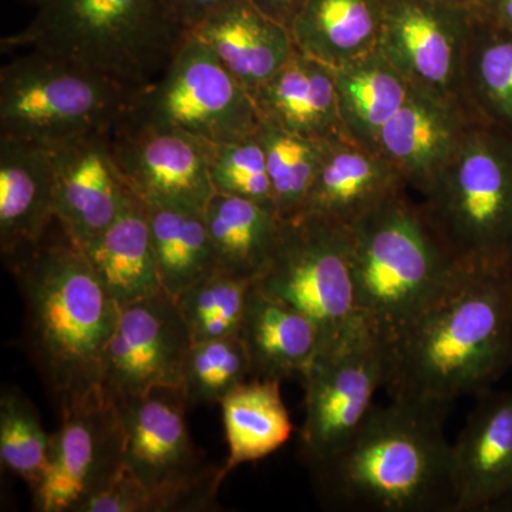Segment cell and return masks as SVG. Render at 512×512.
Instances as JSON below:
<instances>
[{
	"label": "cell",
	"instance_id": "6da1fadb",
	"mask_svg": "<svg viewBox=\"0 0 512 512\" xmlns=\"http://www.w3.org/2000/svg\"><path fill=\"white\" fill-rule=\"evenodd\" d=\"M512 268H461L386 345L392 399L448 407L478 397L511 369Z\"/></svg>",
	"mask_w": 512,
	"mask_h": 512
},
{
	"label": "cell",
	"instance_id": "7a4b0ae2",
	"mask_svg": "<svg viewBox=\"0 0 512 512\" xmlns=\"http://www.w3.org/2000/svg\"><path fill=\"white\" fill-rule=\"evenodd\" d=\"M447 409L403 399L375 404L339 453L311 467L320 503L336 511L453 512Z\"/></svg>",
	"mask_w": 512,
	"mask_h": 512
},
{
	"label": "cell",
	"instance_id": "3957f363",
	"mask_svg": "<svg viewBox=\"0 0 512 512\" xmlns=\"http://www.w3.org/2000/svg\"><path fill=\"white\" fill-rule=\"evenodd\" d=\"M8 261L25 301L26 349L59 409L99 392L119 303L69 239Z\"/></svg>",
	"mask_w": 512,
	"mask_h": 512
},
{
	"label": "cell",
	"instance_id": "277c9868",
	"mask_svg": "<svg viewBox=\"0 0 512 512\" xmlns=\"http://www.w3.org/2000/svg\"><path fill=\"white\" fill-rule=\"evenodd\" d=\"M188 32L167 0H45L3 50L63 57L141 89L154 82Z\"/></svg>",
	"mask_w": 512,
	"mask_h": 512
},
{
	"label": "cell",
	"instance_id": "5b68a950",
	"mask_svg": "<svg viewBox=\"0 0 512 512\" xmlns=\"http://www.w3.org/2000/svg\"><path fill=\"white\" fill-rule=\"evenodd\" d=\"M350 229L357 311L387 345L443 292L461 266L407 190L380 202Z\"/></svg>",
	"mask_w": 512,
	"mask_h": 512
},
{
	"label": "cell",
	"instance_id": "8992f818",
	"mask_svg": "<svg viewBox=\"0 0 512 512\" xmlns=\"http://www.w3.org/2000/svg\"><path fill=\"white\" fill-rule=\"evenodd\" d=\"M419 201L461 268H512V137L477 123Z\"/></svg>",
	"mask_w": 512,
	"mask_h": 512
},
{
	"label": "cell",
	"instance_id": "52a82bcc",
	"mask_svg": "<svg viewBox=\"0 0 512 512\" xmlns=\"http://www.w3.org/2000/svg\"><path fill=\"white\" fill-rule=\"evenodd\" d=\"M137 90L29 50L0 70V137L50 150L87 134L111 133L130 113Z\"/></svg>",
	"mask_w": 512,
	"mask_h": 512
},
{
	"label": "cell",
	"instance_id": "ba28073f",
	"mask_svg": "<svg viewBox=\"0 0 512 512\" xmlns=\"http://www.w3.org/2000/svg\"><path fill=\"white\" fill-rule=\"evenodd\" d=\"M254 286L308 315L320 330L322 349L363 323L353 282L352 229L342 222L315 214L282 221Z\"/></svg>",
	"mask_w": 512,
	"mask_h": 512
},
{
	"label": "cell",
	"instance_id": "9c48e42d",
	"mask_svg": "<svg viewBox=\"0 0 512 512\" xmlns=\"http://www.w3.org/2000/svg\"><path fill=\"white\" fill-rule=\"evenodd\" d=\"M130 116L210 144L254 136L262 124L251 93L190 32L163 73L137 90Z\"/></svg>",
	"mask_w": 512,
	"mask_h": 512
},
{
	"label": "cell",
	"instance_id": "30bf717a",
	"mask_svg": "<svg viewBox=\"0 0 512 512\" xmlns=\"http://www.w3.org/2000/svg\"><path fill=\"white\" fill-rule=\"evenodd\" d=\"M301 453L309 467L339 453L375 407L386 382V345L365 323L320 350L302 375Z\"/></svg>",
	"mask_w": 512,
	"mask_h": 512
},
{
	"label": "cell",
	"instance_id": "8fae6325",
	"mask_svg": "<svg viewBox=\"0 0 512 512\" xmlns=\"http://www.w3.org/2000/svg\"><path fill=\"white\" fill-rule=\"evenodd\" d=\"M45 478L32 491L39 512H82L116 478L126 456L119 404L106 390L60 409Z\"/></svg>",
	"mask_w": 512,
	"mask_h": 512
},
{
	"label": "cell",
	"instance_id": "7c38bea8",
	"mask_svg": "<svg viewBox=\"0 0 512 512\" xmlns=\"http://www.w3.org/2000/svg\"><path fill=\"white\" fill-rule=\"evenodd\" d=\"M473 16V8L434 0H384L379 50L410 86L463 103Z\"/></svg>",
	"mask_w": 512,
	"mask_h": 512
},
{
	"label": "cell",
	"instance_id": "4fadbf2b",
	"mask_svg": "<svg viewBox=\"0 0 512 512\" xmlns=\"http://www.w3.org/2000/svg\"><path fill=\"white\" fill-rule=\"evenodd\" d=\"M191 345L178 303L167 293L123 306L104 356L103 389L124 400L180 387Z\"/></svg>",
	"mask_w": 512,
	"mask_h": 512
},
{
	"label": "cell",
	"instance_id": "5bb4252c",
	"mask_svg": "<svg viewBox=\"0 0 512 512\" xmlns=\"http://www.w3.org/2000/svg\"><path fill=\"white\" fill-rule=\"evenodd\" d=\"M131 191L147 205L204 211L214 195L208 143L128 116L110 133Z\"/></svg>",
	"mask_w": 512,
	"mask_h": 512
},
{
	"label": "cell",
	"instance_id": "9a60e30c",
	"mask_svg": "<svg viewBox=\"0 0 512 512\" xmlns=\"http://www.w3.org/2000/svg\"><path fill=\"white\" fill-rule=\"evenodd\" d=\"M55 215L77 248L99 237L134 197L111 151L110 133L73 138L50 148Z\"/></svg>",
	"mask_w": 512,
	"mask_h": 512
},
{
	"label": "cell",
	"instance_id": "2e32d148",
	"mask_svg": "<svg viewBox=\"0 0 512 512\" xmlns=\"http://www.w3.org/2000/svg\"><path fill=\"white\" fill-rule=\"evenodd\" d=\"M476 123L461 101L412 86L402 109L380 133L377 153L393 168L404 188L421 197Z\"/></svg>",
	"mask_w": 512,
	"mask_h": 512
},
{
	"label": "cell",
	"instance_id": "e0dca14e",
	"mask_svg": "<svg viewBox=\"0 0 512 512\" xmlns=\"http://www.w3.org/2000/svg\"><path fill=\"white\" fill-rule=\"evenodd\" d=\"M116 402L126 434L124 464L147 487L188 483L214 467L191 440L181 387H158Z\"/></svg>",
	"mask_w": 512,
	"mask_h": 512
},
{
	"label": "cell",
	"instance_id": "ac0fdd59",
	"mask_svg": "<svg viewBox=\"0 0 512 512\" xmlns=\"http://www.w3.org/2000/svg\"><path fill=\"white\" fill-rule=\"evenodd\" d=\"M477 400L453 444V512L488 511L512 498V389Z\"/></svg>",
	"mask_w": 512,
	"mask_h": 512
},
{
	"label": "cell",
	"instance_id": "d6986e66",
	"mask_svg": "<svg viewBox=\"0 0 512 512\" xmlns=\"http://www.w3.org/2000/svg\"><path fill=\"white\" fill-rule=\"evenodd\" d=\"M249 93L275 76L296 50L291 29L249 0H231L190 30Z\"/></svg>",
	"mask_w": 512,
	"mask_h": 512
},
{
	"label": "cell",
	"instance_id": "ffe728a7",
	"mask_svg": "<svg viewBox=\"0 0 512 512\" xmlns=\"http://www.w3.org/2000/svg\"><path fill=\"white\" fill-rule=\"evenodd\" d=\"M55 215V171L47 148L0 137V251L36 247Z\"/></svg>",
	"mask_w": 512,
	"mask_h": 512
},
{
	"label": "cell",
	"instance_id": "44dd1931",
	"mask_svg": "<svg viewBox=\"0 0 512 512\" xmlns=\"http://www.w3.org/2000/svg\"><path fill=\"white\" fill-rule=\"evenodd\" d=\"M251 96L262 123L315 141L348 136L340 117L333 67L301 50L296 49L285 66Z\"/></svg>",
	"mask_w": 512,
	"mask_h": 512
},
{
	"label": "cell",
	"instance_id": "7402d4cb",
	"mask_svg": "<svg viewBox=\"0 0 512 512\" xmlns=\"http://www.w3.org/2000/svg\"><path fill=\"white\" fill-rule=\"evenodd\" d=\"M406 190L392 167L377 151L352 138L323 141L315 183L303 214L353 225L380 202Z\"/></svg>",
	"mask_w": 512,
	"mask_h": 512
},
{
	"label": "cell",
	"instance_id": "603a6c76",
	"mask_svg": "<svg viewBox=\"0 0 512 512\" xmlns=\"http://www.w3.org/2000/svg\"><path fill=\"white\" fill-rule=\"evenodd\" d=\"M239 338L247 349L252 377L302 376L322 349L316 323L295 306L252 286Z\"/></svg>",
	"mask_w": 512,
	"mask_h": 512
},
{
	"label": "cell",
	"instance_id": "cb8c5ba5",
	"mask_svg": "<svg viewBox=\"0 0 512 512\" xmlns=\"http://www.w3.org/2000/svg\"><path fill=\"white\" fill-rule=\"evenodd\" d=\"M79 249L120 308L164 292L151 244L147 207L137 195L109 228Z\"/></svg>",
	"mask_w": 512,
	"mask_h": 512
},
{
	"label": "cell",
	"instance_id": "d4e9b609",
	"mask_svg": "<svg viewBox=\"0 0 512 512\" xmlns=\"http://www.w3.org/2000/svg\"><path fill=\"white\" fill-rule=\"evenodd\" d=\"M384 0H305L291 23L296 49L339 67L379 49Z\"/></svg>",
	"mask_w": 512,
	"mask_h": 512
},
{
	"label": "cell",
	"instance_id": "484cf974",
	"mask_svg": "<svg viewBox=\"0 0 512 512\" xmlns=\"http://www.w3.org/2000/svg\"><path fill=\"white\" fill-rule=\"evenodd\" d=\"M333 72L346 134L377 151L380 133L402 109L412 86L379 49Z\"/></svg>",
	"mask_w": 512,
	"mask_h": 512
},
{
	"label": "cell",
	"instance_id": "4316f807",
	"mask_svg": "<svg viewBox=\"0 0 512 512\" xmlns=\"http://www.w3.org/2000/svg\"><path fill=\"white\" fill-rule=\"evenodd\" d=\"M217 271L255 281L271 258L282 220L258 202L214 192L204 210Z\"/></svg>",
	"mask_w": 512,
	"mask_h": 512
},
{
	"label": "cell",
	"instance_id": "83f0119b",
	"mask_svg": "<svg viewBox=\"0 0 512 512\" xmlns=\"http://www.w3.org/2000/svg\"><path fill=\"white\" fill-rule=\"evenodd\" d=\"M220 404L229 450L227 476L242 464L271 456L291 439L293 423L279 380L251 377Z\"/></svg>",
	"mask_w": 512,
	"mask_h": 512
},
{
	"label": "cell",
	"instance_id": "f1b7e54d",
	"mask_svg": "<svg viewBox=\"0 0 512 512\" xmlns=\"http://www.w3.org/2000/svg\"><path fill=\"white\" fill-rule=\"evenodd\" d=\"M461 96L474 119L512 137V33L473 9Z\"/></svg>",
	"mask_w": 512,
	"mask_h": 512
},
{
	"label": "cell",
	"instance_id": "f546056e",
	"mask_svg": "<svg viewBox=\"0 0 512 512\" xmlns=\"http://www.w3.org/2000/svg\"><path fill=\"white\" fill-rule=\"evenodd\" d=\"M146 207L161 286L177 301L191 286L217 271L204 211Z\"/></svg>",
	"mask_w": 512,
	"mask_h": 512
},
{
	"label": "cell",
	"instance_id": "4dcf8cb0",
	"mask_svg": "<svg viewBox=\"0 0 512 512\" xmlns=\"http://www.w3.org/2000/svg\"><path fill=\"white\" fill-rule=\"evenodd\" d=\"M227 477L224 467L188 483L147 487L126 466L82 512H204L218 510L217 495Z\"/></svg>",
	"mask_w": 512,
	"mask_h": 512
},
{
	"label": "cell",
	"instance_id": "1f68e13d",
	"mask_svg": "<svg viewBox=\"0 0 512 512\" xmlns=\"http://www.w3.org/2000/svg\"><path fill=\"white\" fill-rule=\"evenodd\" d=\"M258 137L264 147L275 210L282 221L298 217L305 211L318 174L323 141L266 123L259 127Z\"/></svg>",
	"mask_w": 512,
	"mask_h": 512
},
{
	"label": "cell",
	"instance_id": "d6a6232c",
	"mask_svg": "<svg viewBox=\"0 0 512 512\" xmlns=\"http://www.w3.org/2000/svg\"><path fill=\"white\" fill-rule=\"evenodd\" d=\"M53 436L43 429L36 407L16 387L0 394V460L30 491L42 483L52 457Z\"/></svg>",
	"mask_w": 512,
	"mask_h": 512
},
{
	"label": "cell",
	"instance_id": "836d02e7",
	"mask_svg": "<svg viewBox=\"0 0 512 512\" xmlns=\"http://www.w3.org/2000/svg\"><path fill=\"white\" fill-rule=\"evenodd\" d=\"M254 281L215 271L177 299L192 343L238 336Z\"/></svg>",
	"mask_w": 512,
	"mask_h": 512
},
{
	"label": "cell",
	"instance_id": "e575fe53",
	"mask_svg": "<svg viewBox=\"0 0 512 512\" xmlns=\"http://www.w3.org/2000/svg\"><path fill=\"white\" fill-rule=\"evenodd\" d=\"M251 377L248 352L238 335L192 343L180 387L188 406L220 404L231 390Z\"/></svg>",
	"mask_w": 512,
	"mask_h": 512
},
{
	"label": "cell",
	"instance_id": "d590c367",
	"mask_svg": "<svg viewBox=\"0 0 512 512\" xmlns=\"http://www.w3.org/2000/svg\"><path fill=\"white\" fill-rule=\"evenodd\" d=\"M208 168L215 192L247 198L275 210L264 147L258 133L229 143H208Z\"/></svg>",
	"mask_w": 512,
	"mask_h": 512
},
{
	"label": "cell",
	"instance_id": "8d00e7d4",
	"mask_svg": "<svg viewBox=\"0 0 512 512\" xmlns=\"http://www.w3.org/2000/svg\"><path fill=\"white\" fill-rule=\"evenodd\" d=\"M170 8L173 9L175 18L183 25V28L190 32L195 26L200 25L202 20L210 16L214 10L227 5L231 0H167Z\"/></svg>",
	"mask_w": 512,
	"mask_h": 512
},
{
	"label": "cell",
	"instance_id": "74e56055",
	"mask_svg": "<svg viewBox=\"0 0 512 512\" xmlns=\"http://www.w3.org/2000/svg\"><path fill=\"white\" fill-rule=\"evenodd\" d=\"M473 9L481 18L512 33V0H480Z\"/></svg>",
	"mask_w": 512,
	"mask_h": 512
},
{
	"label": "cell",
	"instance_id": "f35d334b",
	"mask_svg": "<svg viewBox=\"0 0 512 512\" xmlns=\"http://www.w3.org/2000/svg\"><path fill=\"white\" fill-rule=\"evenodd\" d=\"M256 8L262 10L269 18L278 20L282 25L291 28V23L298 15L305 0H249Z\"/></svg>",
	"mask_w": 512,
	"mask_h": 512
},
{
	"label": "cell",
	"instance_id": "ab89813d",
	"mask_svg": "<svg viewBox=\"0 0 512 512\" xmlns=\"http://www.w3.org/2000/svg\"><path fill=\"white\" fill-rule=\"evenodd\" d=\"M434 2L446 3V5L466 6V8H474L477 0H434Z\"/></svg>",
	"mask_w": 512,
	"mask_h": 512
},
{
	"label": "cell",
	"instance_id": "60d3db41",
	"mask_svg": "<svg viewBox=\"0 0 512 512\" xmlns=\"http://www.w3.org/2000/svg\"><path fill=\"white\" fill-rule=\"evenodd\" d=\"M20 2H25V3H29V5H33V6H39L40 3H43L45 2V0H20Z\"/></svg>",
	"mask_w": 512,
	"mask_h": 512
},
{
	"label": "cell",
	"instance_id": "b9f144b4",
	"mask_svg": "<svg viewBox=\"0 0 512 512\" xmlns=\"http://www.w3.org/2000/svg\"><path fill=\"white\" fill-rule=\"evenodd\" d=\"M510 350H511V369H512V313H511Z\"/></svg>",
	"mask_w": 512,
	"mask_h": 512
},
{
	"label": "cell",
	"instance_id": "7bdbcfd3",
	"mask_svg": "<svg viewBox=\"0 0 512 512\" xmlns=\"http://www.w3.org/2000/svg\"><path fill=\"white\" fill-rule=\"evenodd\" d=\"M478 2H480V0H477V3H478ZM477 3H476V5H477Z\"/></svg>",
	"mask_w": 512,
	"mask_h": 512
}]
</instances>
